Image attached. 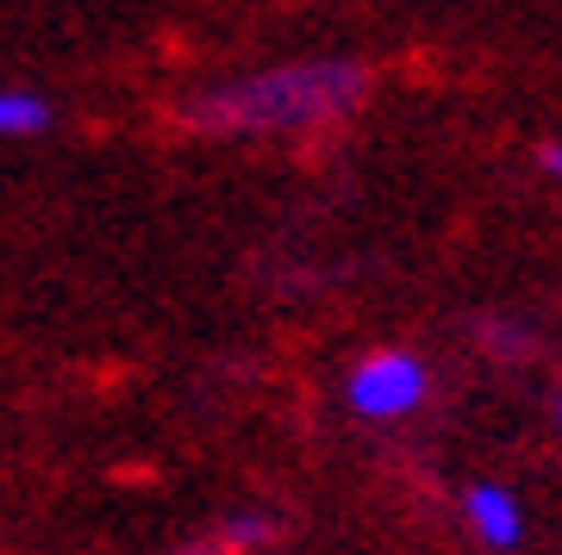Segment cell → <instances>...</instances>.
<instances>
[{
  "mask_svg": "<svg viewBox=\"0 0 562 555\" xmlns=\"http://www.w3.org/2000/svg\"><path fill=\"white\" fill-rule=\"evenodd\" d=\"M369 88H375V76L357 57H294L194 88L181 100V125L201 132V138H238V144L319 138V132H331L357 113Z\"/></svg>",
  "mask_w": 562,
  "mask_h": 555,
  "instance_id": "6da1fadb",
  "label": "cell"
},
{
  "mask_svg": "<svg viewBox=\"0 0 562 555\" xmlns=\"http://www.w3.org/2000/svg\"><path fill=\"white\" fill-rule=\"evenodd\" d=\"M431 362L406 343H382V350H362L344 369V412L362 424H406L431 406Z\"/></svg>",
  "mask_w": 562,
  "mask_h": 555,
  "instance_id": "7a4b0ae2",
  "label": "cell"
},
{
  "mask_svg": "<svg viewBox=\"0 0 562 555\" xmlns=\"http://www.w3.org/2000/svg\"><path fill=\"white\" fill-rule=\"evenodd\" d=\"M462 531L482 555H519L525 550V506L506 480H469L457 499Z\"/></svg>",
  "mask_w": 562,
  "mask_h": 555,
  "instance_id": "3957f363",
  "label": "cell"
},
{
  "mask_svg": "<svg viewBox=\"0 0 562 555\" xmlns=\"http://www.w3.org/2000/svg\"><path fill=\"white\" fill-rule=\"evenodd\" d=\"M50 120H57V106L38 94V88H0V138H44L50 132Z\"/></svg>",
  "mask_w": 562,
  "mask_h": 555,
  "instance_id": "277c9868",
  "label": "cell"
},
{
  "mask_svg": "<svg viewBox=\"0 0 562 555\" xmlns=\"http://www.w3.org/2000/svg\"><path fill=\"white\" fill-rule=\"evenodd\" d=\"M213 536H220L232 555H262V550H276L281 518H276V512H262V506H244V512H225Z\"/></svg>",
  "mask_w": 562,
  "mask_h": 555,
  "instance_id": "5b68a950",
  "label": "cell"
},
{
  "mask_svg": "<svg viewBox=\"0 0 562 555\" xmlns=\"http://www.w3.org/2000/svg\"><path fill=\"white\" fill-rule=\"evenodd\" d=\"M475 343L494 350L501 362H525V356H531V338H525V325H513V318H482V325H475Z\"/></svg>",
  "mask_w": 562,
  "mask_h": 555,
  "instance_id": "8992f818",
  "label": "cell"
},
{
  "mask_svg": "<svg viewBox=\"0 0 562 555\" xmlns=\"http://www.w3.org/2000/svg\"><path fill=\"white\" fill-rule=\"evenodd\" d=\"M169 555H232V550H225L220 536H194V543H176Z\"/></svg>",
  "mask_w": 562,
  "mask_h": 555,
  "instance_id": "52a82bcc",
  "label": "cell"
},
{
  "mask_svg": "<svg viewBox=\"0 0 562 555\" xmlns=\"http://www.w3.org/2000/svg\"><path fill=\"white\" fill-rule=\"evenodd\" d=\"M538 169L562 188V144H543V150H538Z\"/></svg>",
  "mask_w": 562,
  "mask_h": 555,
  "instance_id": "ba28073f",
  "label": "cell"
},
{
  "mask_svg": "<svg viewBox=\"0 0 562 555\" xmlns=\"http://www.w3.org/2000/svg\"><path fill=\"white\" fill-rule=\"evenodd\" d=\"M550 431H557V443H562V381L550 387Z\"/></svg>",
  "mask_w": 562,
  "mask_h": 555,
  "instance_id": "9c48e42d",
  "label": "cell"
}]
</instances>
